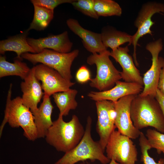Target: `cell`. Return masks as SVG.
Listing matches in <instances>:
<instances>
[{
    "instance_id": "cell-1",
    "label": "cell",
    "mask_w": 164,
    "mask_h": 164,
    "mask_svg": "<svg viewBox=\"0 0 164 164\" xmlns=\"http://www.w3.org/2000/svg\"><path fill=\"white\" fill-rule=\"evenodd\" d=\"M85 129L77 116L73 115L68 122L65 121L63 116L53 121L45 137L47 143L59 152L66 153L74 148L80 142Z\"/></svg>"
},
{
    "instance_id": "cell-2",
    "label": "cell",
    "mask_w": 164,
    "mask_h": 164,
    "mask_svg": "<svg viewBox=\"0 0 164 164\" xmlns=\"http://www.w3.org/2000/svg\"><path fill=\"white\" fill-rule=\"evenodd\" d=\"M130 113L133 124L137 129L151 127L164 133V116L155 97L136 95L131 102Z\"/></svg>"
},
{
    "instance_id": "cell-3",
    "label": "cell",
    "mask_w": 164,
    "mask_h": 164,
    "mask_svg": "<svg viewBox=\"0 0 164 164\" xmlns=\"http://www.w3.org/2000/svg\"><path fill=\"white\" fill-rule=\"evenodd\" d=\"M12 86L11 84L8 92L4 116L0 128V136L5 125L8 123L13 128L21 127L25 137L29 141H34L38 138L33 115L23 104L21 97L17 96L11 99Z\"/></svg>"
},
{
    "instance_id": "cell-4",
    "label": "cell",
    "mask_w": 164,
    "mask_h": 164,
    "mask_svg": "<svg viewBox=\"0 0 164 164\" xmlns=\"http://www.w3.org/2000/svg\"><path fill=\"white\" fill-rule=\"evenodd\" d=\"M92 120L87 119L84 135L79 143L73 149L65 153L54 164H75L80 161L89 160L92 162L99 161L102 164H107L111 160L104 154L99 142L93 139L91 135Z\"/></svg>"
},
{
    "instance_id": "cell-5",
    "label": "cell",
    "mask_w": 164,
    "mask_h": 164,
    "mask_svg": "<svg viewBox=\"0 0 164 164\" xmlns=\"http://www.w3.org/2000/svg\"><path fill=\"white\" fill-rule=\"evenodd\" d=\"M110 52L107 50L100 53H93L87 59L88 64H95L97 68L96 76L91 79L90 85L100 91L111 89L121 79V72L115 67L110 59Z\"/></svg>"
},
{
    "instance_id": "cell-6",
    "label": "cell",
    "mask_w": 164,
    "mask_h": 164,
    "mask_svg": "<svg viewBox=\"0 0 164 164\" xmlns=\"http://www.w3.org/2000/svg\"><path fill=\"white\" fill-rule=\"evenodd\" d=\"M79 53L78 50H74L67 53L57 52L47 49L38 53H26L22 54V58L25 59L33 64L41 63L53 69L64 78L71 81L72 78L71 67L72 63Z\"/></svg>"
},
{
    "instance_id": "cell-7",
    "label": "cell",
    "mask_w": 164,
    "mask_h": 164,
    "mask_svg": "<svg viewBox=\"0 0 164 164\" xmlns=\"http://www.w3.org/2000/svg\"><path fill=\"white\" fill-rule=\"evenodd\" d=\"M106 156L121 164H135L137 161L136 146L131 139L114 130L105 148Z\"/></svg>"
},
{
    "instance_id": "cell-8",
    "label": "cell",
    "mask_w": 164,
    "mask_h": 164,
    "mask_svg": "<svg viewBox=\"0 0 164 164\" xmlns=\"http://www.w3.org/2000/svg\"><path fill=\"white\" fill-rule=\"evenodd\" d=\"M163 47L162 41L160 38L146 45V49L152 56V64L150 68L144 75V87L142 92L139 94L141 96H149L155 97L160 72L164 66V59L159 56Z\"/></svg>"
},
{
    "instance_id": "cell-9",
    "label": "cell",
    "mask_w": 164,
    "mask_h": 164,
    "mask_svg": "<svg viewBox=\"0 0 164 164\" xmlns=\"http://www.w3.org/2000/svg\"><path fill=\"white\" fill-rule=\"evenodd\" d=\"M32 68L36 77L42 82L44 96L50 97L56 93L67 91L75 84L55 70L43 64Z\"/></svg>"
},
{
    "instance_id": "cell-10",
    "label": "cell",
    "mask_w": 164,
    "mask_h": 164,
    "mask_svg": "<svg viewBox=\"0 0 164 164\" xmlns=\"http://www.w3.org/2000/svg\"><path fill=\"white\" fill-rule=\"evenodd\" d=\"M95 104L97 116L96 131L100 137L99 142L104 152L109 138L116 128L114 104L111 101L102 100L96 101Z\"/></svg>"
},
{
    "instance_id": "cell-11",
    "label": "cell",
    "mask_w": 164,
    "mask_h": 164,
    "mask_svg": "<svg viewBox=\"0 0 164 164\" xmlns=\"http://www.w3.org/2000/svg\"><path fill=\"white\" fill-rule=\"evenodd\" d=\"M164 12V4L155 2H149L144 4L139 11L134 22V25L137 28L135 33L132 35V44L133 46V56L135 63L138 66L136 50L139 39L147 34L152 35L151 26L154 22L152 20V16L157 13Z\"/></svg>"
},
{
    "instance_id": "cell-12",
    "label": "cell",
    "mask_w": 164,
    "mask_h": 164,
    "mask_svg": "<svg viewBox=\"0 0 164 164\" xmlns=\"http://www.w3.org/2000/svg\"><path fill=\"white\" fill-rule=\"evenodd\" d=\"M136 95L126 96L114 102L116 112L115 127L122 134L132 139L139 137L141 133L133 125L130 117L131 103Z\"/></svg>"
},
{
    "instance_id": "cell-13",
    "label": "cell",
    "mask_w": 164,
    "mask_h": 164,
    "mask_svg": "<svg viewBox=\"0 0 164 164\" xmlns=\"http://www.w3.org/2000/svg\"><path fill=\"white\" fill-rule=\"evenodd\" d=\"M143 89V86L137 83L119 80L110 89L102 91H91L88 94V96L96 101L108 100L115 102L125 96L138 94Z\"/></svg>"
},
{
    "instance_id": "cell-14",
    "label": "cell",
    "mask_w": 164,
    "mask_h": 164,
    "mask_svg": "<svg viewBox=\"0 0 164 164\" xmlns=\"http://www.w3.org/2000/svg\"><path fill=\"white\" fill-rule=\"evenodd\" d=\"M27 40L36 53H40L47 48L59 53H68L70 52L73 45L67 31L59 35H51L38 39L27 38Z\"/></svg>"
},
{
    "instance_id": "cell-15",
    "label": "cell",
    "mask_w": 164,
    "mask_h": 164,
    "mask_svg": "<svg viewBox=\"0 0 164 164\" xmlns=\"http://www.w3.org/2000/svg\"><path fill=\"white\" fill-rule=\"evenodd\" d=\"M128 46L119 47L110 52L112 57L121 67V79L125 82L135 83L143 86V77L135 66L132 56L128 53Z\"/></svg>"
},
{
    "instance_id": "cell-16",
    "label": "cell",
    "mask_w": 164,
    "mask_h": 164,
    "mask_svg": "<svg viewBox=\"0 0 164 164\" xmlns=\"http://www.w3.org/2000/svg\"><path fill=\"white\" fill-rule=\"evenodd\" d=\"M20 87L23 93L21 97L23 103L32 113H35L38 109V104L44 96V93L32 68L29 75L21 83Z\"/></svg>"
},
{
    "instance_id": "cell-17",
    "label": "cell",
    "mask_w": 164,
    "mask_h": 164,
    "mask_svg": "<svg viewBox=\"0 0 164 164\" xmlns=\"http://www.w3.org/2000/svg\"><path fill=\"white\" fill-rule=\"evenodd\" d=\"M66 23L69 29L82 39L84 48L92 54L100 53L107 50L102 41L101 33L85 29L73 19H68Z\"/></svg>"
},
{
    "instance_id": "cell-18",
    "label": "cell",
    "mask_w": 164,
    "mask_h": 164,
    "mask_svg": "<svg viewBox=\"0 0 164 164\" xmlns=\"http://www.w3.org/2000/svg\"><path fill=\"white\" fill-rule=\"evenodd\" d=\"M53 108L50 97L44 96L43 101L38 110L32 113L37 138H45L48 130L52 125L51 116Z\"/></svg>"
},
{
    "instance_id": "cell-19",
    "label": "cell",
    "mask_w": 164,
    "mask_h": 164,
    "mask_svg": "<svg viewBox=\"0 0 164 164\" xmlns=\"http://www.w3.org/2000/svg\"><path fill=\"white\" fill-rule=\"evenodd\" d=\"M28 31L26 30L18 35L0 41V53L4 55L6 52L13 51L17 55V58L21 60V55L26 53L35 54L34 49L29 44L27 40Z\"/></svg>"
},
{
    "instance_id": "cell-20",
    "label": "cell",
    "mask_w": 164,
    "mask_h": 164,
    "mask_svg": "<svg viewBox=\"0 0 164 164\" xmlns=\"http://www.w3.org/2000/svg\"><path fill=\"white\" fill-rule=\"evenodd\" d=\"M31 69L26 63L18 59L13 63L6 60L5 56H0V78L10 76L19 77L24 80L29 75Z\"/></svg>"
},
{
    "instance_id": "cell-21",
    "label": "cell",
    "mask_w": 164,
    "mask_h": 164,
    "mask_svg": "<svg viewBox=\"0 0 164 164\" xmlns=\"http://www.w3.org/2000/svg\"><path fill=\"white\" fill-rule=\"evenodd\" d=\"M77 92L76 89L70 88L67 91L56 93L52 95L59 109V114L63 116H66L70 110L76 109L78 105L75 100Z\"/></svg>"
},
{
    "instance_id": "cell-22",
    "label": "cell",
    "mask_w": 164,
    "mask_h": 164,
    "mask_svg": "<svg viewBox=\"0 0 164 164\" xmlns=\"http://www.w3.org/2000/svg\"><path fill=\"white\" fill-rule=\"evenodd\" d=\"M101 40L104 46L114 50L120 46L128 43V45L132 44V36L127 33L114 29L103 31L101 33Z\"/></svg>"
},
{
    "instance_id": "cell-23",
    "label": "cell",
    "mask_w": 164,
    "mask_h": 164,
    "mask_svg": "<svg viewBox=\"0 0 164 164\" xmlns=\"http://www.w3.org/2000/svg\"><path fill=\"white\" fill-rule=\"evenodd\" d=\"M34 15L33 19L27 30H43L49 25L54 16V10L37 5H33Z\"/></svg>"
},
{
    "instance_id": "cell-24",
    "label": "cell",
    "mask_w": 164,
    "mask_h": 164,
    "mask_svg": "<svg viewBox=\"0 0 164 164\" xmlns=\"http://www.w3.org/2000/svg\"><path fill=\"white\" fill-rule=\"evenodd\" d=\"M94 7L99 17L120 16L122 13L119 4L112 0H94Z\"/></svg>"
},
{
    "instance_id": "cell-25",
    "label": "cell",
    "mask_w": 164,
    "mask_h": 164,
    "mask_svg": "<svg viewBox=\"0 0 164 164\" xmlns=\"http://www.w3.org/2000/svg\"><path fill=\"white\" fill-rule=\"evenodd\" d=\"M145 136L151 149H155L159 154L164 152V133L149 129L146 131Z\"/></svg>"
},
{
    "instance_id": "cell-26",
    "label": "cell",
    "mask_w": 164,
    "mask_h": 164,
    "mask_svg": "<svg viewBox=\"0 0 164 164\" xmlns=\"http://www.w3.org/2000/svg\"><path fill=\"white\" fill-rule=\"evenodd\" d=\"M71 4L84 14L96 19H98L99 16L94 9V0H74Z\"/></svg>"
},
{
    "instance_id": "cell-27",
    "label": "cell",
    "mask_w": 164,
    "mask_h": 164,
    "mask_svg": "<svg viewBox=\"0 0 164 164\" xmlns=\"http://www.w3.org/2000/svg\"><path fill=\"white\" fill-rule=\"evenodd\" d=\"M139 145L141 152V161L143 164H164V159L160 158L158 162L149 154L148 150L151 148L147 139L145 137H142L139 139Z\"/></svg>"
},
{
    "instance_id": "cell-28",
    "label": "cell",
    "mask_w": 164,
    "mask_h": 164,
    "mask_svg": "<svg viewBox=\"0 0 164 164\" xmlns=\"http://www.w3.org/2000/svg\"><path fill=\"white\" fill-rule=\"evenodd\" d=\"M74 0H31L33 5L41 6L54 10L58 5L65 3L71 4Z\"/></svg>"
},
{
    "instance_id": "cell-29",
    "label": "cell",
    "mask_w": 164,
    "mask_h": 164,
    "mask_svg": "<svg viewBox=\"0 0 164 164\" xmlns=\"http://www.w3.org/2000/svg\"><path fill=\"white\" fill-rule=\"evenodd\" d=\"M91 73L89 70L85 66H81L77 70L76 78L78 83L83 84L91 80Z\"/></svg>"
},
{
    "instance_id": "cell-30",
    "label": "cell",
    "mask_w": 164,
    "mask_h": 164,
    "mask_svg": "<svg viewBox=\"0 0 164 164\" xmlns=\"http://www.w3.org/2000/svg\"><path fill=\"white\" fill-rule=\"evenodd\" d=\"M155 98L158 102L164 116V95L158 89Z\"/></svg>"
},
{
    "instance_id": "cell-31",
    "label": "cell",
    "mask_w": 164,
    "mask_h": 164,
    "mask_svg": "<svg viewBox=\"0 0 164 164\" xmlns=\"http://www.w3.org/2000/svg\"><path fill=\"white\" fill-rule=\"evenodd\" d=\"M158 89L164 95V66L160 72Z\"/></svg>"
},
{
    "instance_id": "cell-32",
    "label": "cell",
    "mask_w": 164,
    "mask_h": 164,
    "mask_svg": "<svg viewBox=\"0 0 164 164\" xmlns=\"http://www.w3.org/2000/svg\"><path fill=\"white\" fill-rule=\"evenodd\" d=\"M109 164H121L119 163H118L114 160H111L110 162L109 163Z\"/></svg>"
},
{
    "instance_id": "cell-33",
    "label": "cell",
    "mask_w": 164,
    "mask_h": 164,
    "mask_svg": "<svg viewBox=\"0 0 164 164\" xmlns=\"http://www.w3.org/2000/svg\"><path fill=\"white\" fill-rule=\"evenodd\" d=\"M80 164H84L83 163H80Z\"/></svg>"
},
{
    "instance_id": "cell-34",
    "label": "cell",
    "mask_w": 164,
    "mask_h": 164,
    "mask_svg": "<svg viewBox=\"0 0 164 164\" xmlns=\"http://www.w3.org/2000/svg\"><path fill=\"white\" fill-rule=\"evenodd\" d=\"M163 154H164V152H163Z\"/></svg>"
}]
</instances>
